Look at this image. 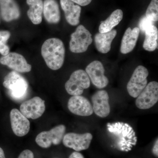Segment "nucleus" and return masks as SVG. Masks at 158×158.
Returning <instances> with one entry per match:
<instances>
[{
	"label": "nucleus",
	"mask_w": 158,
	"mask_h": 158,
	"mask_svg": "<svg viewBox=\"0 0 158 158\" xmlns=\"http://www.w3.org/2000/svg\"><path fill=\"white\" fill-rule=\"evenodd\" d=\"M107 127L117 149L127 152L136 145L137 138L135 133L129 124L122 122L108 123Z\"/></svg>",
	"instance_id": "f257e3e1"
},
{
	"label": "nucleus",
	"mask_w": 158,
	"mask_h": 158,
	"mask_svg": "<svg viewBox=\"0 0 158 158\" xmlns=\"http://www.w3.org/2000/svg\"><path fill=\"white\" fill-rule=\"evenodd\" d=\"M41 52L46 64L51 69L57 70L62 67L65 60V48L61 40H47L43 44Z\"/></svg>",
	"instance_id": "f03ea898"
},
{
	"label": "nucleus",
	"mask_w": 158,
	"mask_h": 158,
	"mask_svg": "<svg viewBox=\"0 0 158 158\" xmlns=\"http://www.w3.org/2000/svg\"><path fill=\"white\" fill-rule=\"evenodd\" d=\"M3 85L8 89L10 96L15 100L23 99L27 94V82L24 78L15 71L11 72L6 76Z\"/></svg>",
	"instance_id": "7ed1b4c3"
},
{
	"label": "nucleus",
	"mask_w": 158,
	"mask_h": 158,
	"mask_svg": "<svg viewBox=\"0 0 158 158\" xmlns=\"http://www.w3.org/2000/svg\"><path fill=\"white\" fill-rule=\"evenodd\" d=\"M67 93L72 96L81 95L85 89L90 86V80L86 71L82 69L75 71L65 84Z\"/></svg>",
	"instance_id": "20e7f679"
},
{
	"label": "nucleus",
	"mask_w": 158,
	"mask_h": 158,
	"mask_svg": "<svg viewBox=\"0 0 158 158\" xmlns=\"http://www.w3.org/2000/svg\"><path fill=\"white\" fill-rule=\"evenodd\" d=\"M93 41L92 35L84 26L81 25L71 35L69 49L74 53H81L88 50Z\"/></svg>",
	"instance_id": "39448f33"
},
{
	"label": "nucleus",
	"mask_w": 158,
	"mask_h": 158,
	"mask_svg": "<svg viewBox=\"0 0 158 158\" xmlns=\"http://www.w3.org/2000/svg\"><path fill=\"white\" fill-rule=\"evenodd\" d=\"M148 71L142 65H139L135 69L128 82L127 90L130 96L136 98L147 85Z\"/></svg>",
	"instance_id": "423d86ee"
},
{
	"label": "nucleus",
	"mask_w": 158,
	"mask_h": 158,
	"mask_svg": "<svg viewBox=\"0 0 158 158\" xmlns=\"http://www.w3.org/2000/svg\"><path fill=\"white\" fill-rule=\"evenodd\" d=\"M66 127L64 125H59L49 131H44L36 137L37 144L43 148H48L54 145H59L65 135Z\"/></svg>",
	"instance_id": "0eeeda50"
},
{
	"label": "nucleus",
	"mask_w": 158,
	"mask_h": 158,
	"mask_svg": "<svg viewBox=\"0 0 158 158\" xmlns=\"http://www.w3.org/2000/svg\"><path fill=\"white\" fill-rule=\"evenodd\" d=\"M135 104L140 110H148L152 107L158 101V83L152 81L136 98Z\"/></svg>",
	"instance_id": "6e6552de"
},
{
	"label": "nucleus",
	"mask_w": 158,
	"mask_h": 158,
	"mask_svg": "<svg viewBox=\"0 0 158 158\" xmlns=\"http://www.w3.org/2000/svg\"><path fill=\"white\" fill-rule=\"evenodd\" d=\"M93 136L90 133L83 134L69 133L64 135L62 142L65 147L80 152L89 148Z\"/></svg>",
	"instance_id": "1a4fd4ad"
},
{
	"label": "nucleus",
	"mask_w": 158,
	"mask_h": 158,
	"mask_svg": "<svg viewBox=\"0 0 158 158\" xmlns=\"http://www.w3.org/2000/svg\"><path fill=\"white\" fill-rule=\"evenodd\" d=\"M92 84L100 89L106 88L109 84V79L105 75V69L101 62L95 60L91 62L85 69Z\"/></svg>",
	"instance_id": "9d476101"
},
{
	"label": "nucleus",
	"mask_w": 158,
	"mask_h": 158,
	"mask_svg": "<svg viewBox=\"0 0 158 158\" xmlns=\"http://www.w3.org/2000/svg\"><path fill=\"white\" fill-rule=\"evenodd\" d=\"M45 110V102L40 98L35 97L23 102L20 107V112L27 118H39Z\"/></svg>",
	"instance_id": "9b49d317"
},
{
	"label": "nucleus",
	"mask_w": 158,
	"mask_h": 158,
	"mask_svg": "<svg viewBox=\"0 0 158 158\" xmlns=\"http://www.w3.org/2000/svg\"><path fill=\"white\" fill-rule=\"evenodd\" d=\"M0 63L17 72L28 73L32 69L31 65L28 63L22 55L15 52L9 53L1 57Z\"/></svg>",
	"instance_id": "f8f14e48"
},
{
	"label": "nucleus",
	"mask_w": 158,
	"mask_h": 158,
	"mask_svg": "<svg viewBox=\"0 0 158 158\" xmlns=\"http://www.w3.org/2000/svg\"><path fill=\"white\" fill-rule=\"evenodd\" d=\"M93 112L101 118H106L110 113V106L109 103V96L108 92L105 90L97 91L91 97Z\"/></svg>",
	"instance_id": "ddd939ff"
},
{
	"label": "nucleus",
	"mask_w": 158,
	"mask_h": 158,
	"mask_svg": "<svg viewBox=\"0 0 158 158\" xmlns=\"http://www.w3.org/2000/svg\"><path fill=\"white\" fill-rule=\"evenodd\" d=\"M68 108L71 113L79 116H90L94 113L90 102L88 99L81 95L71 97L68 101Z\"/></svg>",
	"instance_id": "4468645a"
},
{
	"label": "nucleus",
	"mask_w": 158,
	"mask_h": 158,
	"mask_svg": "<svg viewBox=\"0 0 158 158\" xmlns=\"http://www.w3.org/2000/svg\"><path fill=\"white\" fill-rule=\"evenodd\" d=\"M11 128L14 134L18 137L25 136L30 129V123L28 118L16 109L10 112Z\"/></svg>",
	"instance_id": "2eb2a0df"
},
{
	"label": "nucleus",
	"mask_w": 158,
	"mask_h": 158,
	"mask_svg": "<svg viewBox=\"0 0 158 158\" xmlns=\"http://www.w3.org/2000/svg\"><path fill=\"white\" fill-rule=\"evenodd\" d=\"M60 4L67 22L73 26L79 24L81 11V6L75 5L71 0H60Z\"/></svg>",
	"instance_id": "dca6fc26"
},
{
	"label": "nucleus",
	"mask_w": 158,
	"mask_h": 158,
	"mask_svg": "<svg viewBox=\"0 0 158 158\" xmlns=\"http://www.w3.org/2000/svg\"><path fill=\"white\" fill-rule=\"evenodd\" d=\"M0 11L5 21L10 22L17 19L20 16V11L15 0H0Z\"/></svg>",
	"instance_id": "f3484780"
},
{
	"label": "nucleus",
	"mask_w": 158,
	"mask_h": 158,
	"mask_svg": "<svg viewBox=\"0 0 158 158\" xmlns=\"http://www.w3.org/2000/svg\"><path fill=\"white\" fill-rule=\"evenodd\" d=\"M140 33L139 28L132 29L129 27L125 32L122 39L120 52L121 53L127 54L132 52L136 45Z\"/></svg>",
	"instance_id": "a211bd4d"
},
{
	"label": "nucleus",
	"mask_w": 158,
	"mask_h": 158,
	"mask_svg": "<svg viewBox=\"0 0 158 158\" xmlns=\"http://www.w3.org/2000/svg\"><path fill=\"white\" fill-rule=\"evenodd\" d=\"M117 34L116 30L106 33L97 34L94 37V43L97 49L100 53L106 54L111 49V44Z\"/></svg>",
	"instance_id": "6ab92c4d"
},
{
	"label": "nucleus",
	"mask_w": 158,
	"mask_h": 158,
	"mask_svg": "<svg viewBox=\"0 0 158 158\" xmlns=\"http://www.w3.org/2000/svg\"><path fill=\"white\" fill-rule=\"evenodd\" d=\"M43 14L46 20L49 23L56 24L61 19L59 5L56 0H44Z\"/></svg>",
	"instance_id": "aec40b11"
},
{
	"label": "nucleus",
	"mask_w": 158,
	"mask_h": 158,
	"mask_svg": "<svg viewBox=\"0 0 158 158\" xmlns=\"http://www.w3.org/2000/svg\"><path fill=\"white\" fill-rule=\"evenodd\" d=\"M29 6L27 14L28 17L34 24L38 25L42 21L43 2L42 0H27Z\"/></svg>",
	"instance_id": "412c9836"
},
{
	"label": "nucleus",
	"mask_w": 158,
	"mask_h": 158,
	"mask_svg": "<svg viewBox=\"0 0 158 158\" xmlns=\"http://www.w3.org/2000/svg\"><path fill=\"white\" fill-rule=\"evenodd\" d=\"M123 18V12L120 9H116L113 11L106 19L101 22L99 27V33H106L112 31L121 21Z\"/></svg>",
	"instance_id": "4be33fe9"
},
{
	"label": "nucleus",
	"mask_w": 158,
	"mask_h": 158,
	"mask_svg": "<svg viewBox=\"0 0 158 158\" xmlns=\"http://www.w3.org/2000/svg\"><path fill=\"white\" fill-rule=\"evenodd\" d=\"M144 33H145V39L143 43V48L149 52L155 50L158 47L157 28L152 25L147 28Z\"/></svg>",
	"instance_id": "5701e85b"
},
{
	"label": "nucleus",
	"mask_w": 158,
	"mask_h": 158,
	"mask_svg": "<svg viewBox=\"0 0 158 158\" xmlns=\"http://www.w3.org/2000/svg\"><path fill=\"white\" fill-rule=\"evenodd\" d=\"M10 36L11 34L9 31H0V54L3 56H6L9 53L10 49L6 43Z\"/></svg>",
	"instance_id": "b1692460"
},
{
	"label": "nucleus",
	"mask_w": 158,
	"mask_h": 158,
	"mask_svg": "<svg viewBox=\"0 0 158 158\" xmlns=\"http://www.w3.org/2000/svg\"><path fill=\"white\" fill-rule=\"evenodd\" d=\"M145 17L154 22L157 21L158 0H152L146 10Z\"/></svg>",
	"instance_id": "393cba45"
},
{
	"label": "nucleus",
	"mask_w": 158,
	"mask_h": 158,
	"mask_svg": "<svg viewBox=\"0 0 158 158\" xmlns=\"http://www.w3.org/2000/svg\"><path fill=\"white\" fill-rule=\"evenodd\" d=\"M154 22L150 20L144 16L141 19L139 23V30H141L142 32H144L146 29L150 26L153 24Z\"/></svg>",
	"instance_id": "a878e982"
},
{
	"label": "nucleus",
	"mask_w": 158,
	"mask_h": 158,
	"mask_svg": "<svg viewBox=\"0 0 158 158\" xmlns=\"http://www.w3.org/2000/svg\"><path fill=\"white\" fill-rule=\"evenodd\" d=\"M18 158H34V155L30 150H25L20 154Z\"/></svg>",
	"instance_id": "bb28decb"
},
{
	"label": "nucleus",
	"mask_w": 158,
	"mask_h": 158,
	"mask_svg": "<svg viewBox=\"0 0 158 158\" xmlns=\"http://www.w3.org/2000/svg\"><path fill=\"white\" fill-rule=\"evenodd\" d=\"M71 1L74 3H76L79 6H85L90 4L92 0H71Z\"/></svg>",
	"instance_id": "cd10ccee"
},
{
	"label": "nucleus",
	"mask_w": 158,
	"mask_h": 158,
	"mask_svg": "<svg viewBox=\"0 0 158 158\" xmlns=\"http://www.w3.org/2000/svg\"><path fill=\"white\" fill-rule=\"evenodd\" d=\"M152 153L156 156V157H158V138L156 140L153 147L152 150Z\"/></svg>",
	"instance_id": "c85d7f7f"
},
{
	"label": "nucleus",
	"mask_w": 158,
	"mask_h": 158,
	"mask_svg": "<svg viewBox=\"0 0 158 158\" xmlns=\"http://www.w3.org/2000/svg\"><path fill=\"white\" fill-rule=\"evenodd\" d=\"M69 158H85L84 156L78 152H73L69 156Z\"/></svg>",
	"instance_id": "c756f323"
},
{
	"label": "nucleus",
	"mask_w": 158,
	"mask_h": 158,
	"mask_svg": "<svg viewBox=\"0 0 158 158\" xmlns=\"http://www.w3.org/2000/svg\"><path fill=\"white\" fill-rule=\"evenodd\" d=\"M0 158H6L5 157L4 151L1 147H0Z\"/></svg>",
	"instance_id": "7c9ffc66"
}]
</instances>
